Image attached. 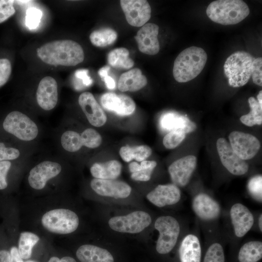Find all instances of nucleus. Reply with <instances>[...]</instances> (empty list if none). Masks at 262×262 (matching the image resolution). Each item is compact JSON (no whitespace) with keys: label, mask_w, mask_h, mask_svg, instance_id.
<instances>
[{"label":"nucleus","mask_w":262,"mask_h":262,"mask_svg":"<svg viewBox=\"0 0 262 262\" xmlns=\"http://www.w3.org/2000/svg\"><path fill=\"white\" fill-rule=\"evenodd\" d=\"M107 60L109 64L115 68L128 69L134 65L133 61L129 57V51L124 48L111 50L108 54Z\"/></svg>","instance_id":"cd10ccee"},{"label":"nucleus","mask_w":262,"mask_h":262,"mask_svg":"<svg viewBox=\"0 0 262 262\" xmlns=\"http://www.w3.org/2000/svg\"><path fill=\"white\" fill-rule=\"evenodd\" d=\"M88 71L86 69H79L75 73V76L78 79L81 80L82 83L85 85L89 86L92 83V80L88 74Z\"/></svg>","instance_id":"49530a36"},{"label":"nucleus","mask_w":262,"mask_h":262,"mask_svg":"<svg viewBox=\"0 0 262 262\" xmlns=\"http://www.w3.org/2000/svg\"><path fill=\"white\" fill-rule=\"evenodd\" d=\"M197 163L194 155L182 157L172 163L168 167V172L173 184L178 187H184L189 182Z\"/></svg>","instance_id":"ddd939ff"},{"label":"nucleus","mask_w":262,"mask_h":262,"mask_svg":"<svg viewBox=\"0 0 262 262\" xmlns=\"http://www.w3.org/2000/svg\"><path fill=\"white\" fill-rule=\"evenodd\" d=\"M250 108V112L242 116L240 120L246 126L252 127L255 125H261L262 123V107L260 106L257 99L253 97L248 99Z\"/></svg>","instance_id":"2f4dec72"},{"label":"nucleus","mask_w":262,"mask_h":262,"mask_svg":"<svg viewBox=\"0 0 262 262\" xmlns=\"http://www.w3.org/2000/svg\"><path fill=\"white\" fill-rule=\"evenodd\" d=\"M110 67L105 66L99 69L98 74L104 81L109 89H114L115 87V82L114 79L108 75Z\"/></svg>","instance_id":"c03bdc74"},{"label":"nucleus","mask_w":262,"mask_h":262,"mask_svg":"<svg viewBox=\"0 0 262 262\" xmlns=\"http://www.w3.org/2000/svg\"><path fill=\"white\" fill-rule=\"evenodd\" d=\"M229 213L235 236L238 238L244 237L253 225V214L247 207L240 203L234 204Z\"/></svg>","instance_id":"dca6fc26"},{"label":"nucleus","mask_w":262,"mask_h":262,"mask_svg":"<svg viewBox=\"0 0 262 262\" xmlns=\"http://www.w3.org/2000/svg\"><path fill=\"white\" fill-rule=\"evenodd\" d=\"M37 54L43 62L53 66H75L84 58L81 46L70 40L47 43L37 49Z\"/></svg>","instance_id":"f257e3e1"},{"label":"nucleus","mask_w":262,"mask_h":262,"mask_svg":"<svg viewBox=\"0 0 262 262\" xmlns=\"http://www.w3.org/2000/svg\"><path fill=\"white\" fill-rule=\"evenodd\" d=\"M180 197V191L174 184L158 185L147 195V198L158 207L175 204Z\"/></svg>","instance_id":"aec40b11"},{"label":"nucleus","mask_w":262,"mask_h":262,"mask_svg":"<svg viewBox=\"0 0 262 262\" xmlns=\"http://www.w3.org/2000/svg\"><path fill=\"white\" fill-rule=\"evenodd\" d=\"M119 153L122 160L126 162H129L133 159L138 162H142L151 154L152 149L147 145L134 147L126 146L120 148Z\"/></svg>","instance_id":"c85d7f7f"},{"label":"nucleus","mask_w":262,"mask_h":262,"mask_svg":"<svg viewBox=\"0 0 262 262\" xmlns=\"http://www.w3.org/2000/svg\"><path fill=\"white\" fill-rule=\"evenodd\" d=\"M61 144L65 150L70 152H76L83 146L81 134L73 131H67L63 133Z\"/></svg>","instance_id":"473e14b6"},{"label":"nucleus","mask_w":262,"mask_h":262,"mask_svg":"<svg viewBox=\"0 0 262 262\" xmlns=\"http://www.w3.org/2000/svg\"><path fill=\"white\" fill-rule=\"evenodd\" d=\"M90 186L97 194L115 198H126L131 191V188L128 184L115 180L95 178L91 181Z\"/></svg>","instance_id":"4468645a"},{"label":"nucleus","mask_w":262,"mask_h":262,"mask_svg":"<svg viewBox=\"0 0 262 262\" xmlns=\"http://www.w3.org/2000/svg\"><path fill=\"white\" fill-rule=\"evenodd\" d=\"M154 227L159 233L156 246L157 251L161 254L169 253L176 245L180 235L179 222L171 216H162L156 220Z\"/></svg>","instance_id":"423d86ee"},{"label":"nucleus","mask_w":262,"mask_h":262,"mask_svg":"<svg viewBox=\"0 0 262 262\" xmlns=\"http://www.w3.org/2000/svg\"><path fill=\"white\" fill-rule=\"evenodd\" d=\"M14 2L12 0H0V23L15 14Z\"/></svg>","instance_id":"58836bf2"},{"label":"nucleus","mask_w":262,"mask_h":262,"mask_svg":"<svg viewBox=\"0 0 262 262\" xmlns=\"http://www.w3.org/2000/svg\"><path fill=\"white\" fill-rule=\"evenodd\" d=\"M251 77L253 82L257 85L262 86V58L255 59L251 69Z\"/></svg>","instance_id":"ea45409f"},{"label":"nucleus","mask_w":262,"mask_h":262,"mask_svg":"<svg viewBox=\"0 0 262 262\" xmlns=\"http://www.w3.org/2000/svg\"><path fill=\"white\" fill-rule=\"evenodd\" d=\"M11 262H24L20 256L18 248L16 246H12L10 249Z\"/></svg>","instance_id":"de8ad7c7"},{"label":"nucleus","mask_w":262,"mask_h":262,"mask_svg":"<svg viewBox=\"0 0 262 262\" xmlns=\"http://www.w3.org/2000/svg\"><path fill=\"white\" fill-rule=\"evenodd\" d=\"M254 59L249 53L244 51H236L227 58L224 71L230 86L239 87L247 83L251 77L252 63Z\"/></svg>","instance_id":"20e7f679"},{"label":"nucleus","mask_w":262,"mask_h":262,"mask_svg":"<svg viewBox=\"0 0 262 262\" xmlns=\"http://www.w3.org/2000/svg\"><path fill=\"white\" fill-rule=\"evenodd\" d=\"M186 133L180 129L169 131L163 138V144L168 149L177 147L185 139Z\"/></svg>","instance_id":"f704fd0d"},{"label":"nucleus","mask_w":262,"mask_h":262,"mask_svg":"<svg viewBox=\"0 0 262 262\" xmlns=\"http://www.w3.org/2000/svg\"><path fill=\"white\" fill-rule=\"evenodd\" d=\"M246 3L242 0H217L208 6L206 14L213 21L223 25L236 24L249 14Z\"/></svg>","instance_id":"7ed1b4c3"},{"label":"nucleus","mask_w":262,"mask_h":262,"mask_svg":"<svg viewBox=\"0 0 262 262\" xmlns=\"http://www.w3.org/2000/svg\"><path fill=\"white\" fill-rule=\"evenodd\" d=\"M82 146L90 148L98 147L102 143L100 134L95 129L88 128L81 134Z\"/></svg>","instance_id":"72a5a7b5"},{"label":"nucleus","mask_w":262,"mask_h":262,"mask_svg":"<svg viewBox=\"0 0 262 262\" xmlns=\"http://www.w3.org/2000/svg\"><path fill=\"white\" fill-rule=\"evenodd\" d=\"M58 86L55 80L46 76L40 81L36 93L38 105L44 110L50 111L57 104L58 94Z\"/></svg>","instance_id":"a211bd4d"},{"label":"nucleus","mask_w":262,"mask_h":262,"mask_svg":"<svg viewBox=\"0 0 262 262\" xmlns=\"http://www.w3.org/2000/svg\"><path fill=\"white\" fill-rule=\"evenodd\" d=\"M151 223L150 215L137 211L123 216H115L108 221L113 230L123 233H137L143 231Z\"/></svg>","instance_id":"6e6552de"},{"label":"nucleus","mask_w":262,"mask_h":262,"mask_svg":"<svg viewBox=\"0 0 262 262\" xmlns=\"http://www.w3.org/2000/svg\"><path fill=\"white\" fill-rule=\"evenodd\" d=\"M39 239L38 235L31 232L24 231L20 234L18 250L23 260H28L31 258L32 249Z\"/></svg>","instance_id":"7c9ffc66"},{"label":"nucleus","mask_w":262,"mask_h":262,"mask_svg":"<svg viewBox=\"0 0 262 262\" xmlns=\"http://www.w3.org/2000/svg\"><path fill=\"white\" fill-rule=\"evenodd\" d=\"M147 82V78L142 74L141 70L134 68L121 74L117 87L122 92H135L145 87Z\"/></svg>","instance_id":"b1692460"},{"label":"nucleus","mask_w":262,"mask_h":262,"mask_svg":"<svg viewBox=\"0 0 262 262\" xmlns=\"http://www.w3.org/2000/svg\"><path fill=\"white\" fill-rule=\"evenodd\" d=\"M258 225L259 229L261 230V231H262V214L261 213L258 219Z\"/></svg>","instance_id":"864d4df0"},{"label":"nucleus","mask_w":262,"mask_h":262,"mask_svg":"<svg viewBox=\"0 0 262 262\" xmlns=\"http://www.w3.org/2000/svg\"><path fill=\"white\" fill-rule=\"evenodd\" d=\"M192 208L196 216L204 221L217 219L221 213L218 203L204 193L196 195L192 201Z\"/></svg>","instance_id":"412c9836"},{"label":"nucleus","mask_w":262,"mask_h":262,"mask_svg":"<svg viewBox=\"0 0 262 262\" xmlns=\"http://www.w3.org/2000/svg\"><path fill=\"white\" fill-rule=\"evenodd\" d=\"M25 262H37L33 260H27Z\"/></svg>","instance_id":"5fc2aeb1"},{"label":"nucleus","mask_w":262,"mask_h":262,"mask_svg":"<svg viewBox=\"0 0 262 262\" xmlns=\"http://www.w3.org/2000/svg\"><path fill=\"white\" fill-rule=\"evenodd\" d=\"M100 102L104 109L121 116L131 115L136 107L135 102L131 97L111 92L104 94L101 97Z\"/></svg>","instance_id":"6ab92c4d"},{"label":"nucleus","mask_w":262,"mask_h":262,"mask_svg":"<svg viewBox=\"0 0 262 262\" xmlns=\"http://www.w3.org/2000/svg\"><path fill=\"white\" fill-rule=\"evenodd\" d=\"M153 169H143L139 171L133 173L131 178L135 180L146 181L150 180Z\"/></svg>","instance_id":"a18cd8bd"},{"label":"nucleus","mask_w":262,"mask_h":262,"mask_svg":"<svg viewBox=\"0 0 262 262\" xmlns=\"http://www.w3.org/2000/svg\"><path fill=\"white\" fill-rule=\"evenodd\" d=\"M216 147L221 163L231 174L241 176L246 173L248 164L237 156L225 138L217 140Z\"/></svg>","instance_id":"9b49d317"},{"label":"nucleus","mask_w":262,"mask_h":262,"mask_svg":"<svg viewBox=\"0 0 262 262\" xmlns=\"http://www.w3.org/2000/svg\"><path fill=\"white\" fill-rule=\"evenodd\" d=\"M257 101L261 107H262V91L261 90L257 97Z\"/></svg>","instance_id":"603ef678"},{"label":"nucleus","mask_w":262,"mask_h":262,"mask_svg":"<svg viewBox=\"0 0 262 262\" xmlns=\"http://www.w3.org/2000/svg\"><path fill=\"white\" fill-rule=\"evenodd\" d=\"M59 262H77L76 260L69 256H65L60 259Z\"/></svg>","instance_id":"3c124183"},{"label":"nucleus","mask_w":262,"mask_h":262,"mask_svg":"<svg viewBox=\"0 0 262 262\" xmlns=\"http://www.w3.org/2000/svg\"><path fill=\"white\" fill-rule=\"evenodd\" d=\"M2 125L6 132L24 141L34 139L38 133L35 123L27 115L17 111L8 114Z\"/></svg>","instance_id":"0eeeda50"},{"label":"nucleus","mask_w":262,"mask_h":262,"mask_svg":"<svg viewBox=\"0 0 262 262\" xmlns=\"http://www.w3.org/2000/svg\"><path fill=\"white\" fill-rule=\"evenodd\" d=\"M247 188L249 194L256 200L262 199V176L258 175L252 177L248 181Z\"/></svg>","instance_id":"e433bc0d"},{"label":"nucleus","mask_w":262,"mask_h":262,"mask_svg":"<svg viewBox=\"0 0 262 262\" xmlns=\"http://www.w3.org/2000/svg\"><path fill=\"white\" fill-rule=\"evenodd\" d=\"M76 256L81 262H114L108 250L92 245L81 246L76 251Z\"/></svg>","instance_id":"393cba45"},{"label":"nucleus","mask_w":262,"mask_h":262,"mask_svg":"<svg viewBox=\"0 0 262 262\" xmlns=\"http://www.w3.org/2000/svg\"><path fill=\"white\" fill-rule=\"evenodd\" d=\"M117 37V33L114 30L104 28L94 31L90 34L89 39L94 46L104 47L115 42Z\"/></svg>","instance_id":"c756f323"},{"label":"nucleus","mask_w":262,"mask_h":262,"mask_svg":"<svg viewBox=\"0 0 262 262\" xmlns=\"http://www.w3.org/2000/svg\"><path fill=\"white\" fill-rule=\"evenodd\" d=\"M207 55L202 48L192 46L182 50L175 60L173 74L179 82H186L195 78L204 68Z\"/></svg>","instance_id":"f03ea898"},{"label":"nucleus","mask_w":262,"mask_h":262,"mask_svg":"<svg viewBox=\"0 0 262 262\" xmlns=\"http://www.w3.org/2000/svg\"><path fill=\"white\" fill-rule=\"evenodd\" d=\"M262 258V242L251 241L244 244L238 253L239 262H257Z\"/></svg>","instance_id":"bb28decb"},{"label":"nucleus","mask_w":262,"mask_h":262,"mask_svg":"<svg viewBox=\"0 0 262 262\" xmlns=\"http://www.w3.org/2000/svg\"><path fill=\"white\" fill-rule=\"evenodd\" d=\"M62 167L57 162L46 161L40 163L30 171L28 182L30 186L35 190H41L50 179L58 175Z\"/></svg>","instance_id":"f8f14e48"},{"label":"nucleus","mask_w":262,"mask_h":262,"mask_svg":"<svg viewBox=\"0 0 262 262\" xmlns=\"http://www.w3.org/2000/svg\"><path fill=\"white\" fill-rule=\"evenodd\" d=\"M229 139L234 152L244 161L253 158L261 147L259 140L249 133L233 131L229 134Z\"/></svg>","instance_id":"1a4fd4ad"},{"label":"nucleus","mask_w":262,"mask_h":262,"mask_svg":"<svg viewBox=\"0 0 262 262\" xmlns=\"http://www.w3.org/2000/svg\"><path fill=\"white\" fill-rule=\"evenodd\" d=\"M41 223L48 231L59 234H66L75 231L79 224L77 214L66 209H56L42 216Z\"/></svg>","instance_id":"39448f33"},{"label":"nucleus","mask_w":262,"mask_h":262,"mask_svg":"<svg viewBox=\"0 0 262 262\" xmlns=\"http://www.w3.org/2000/svg\"><path fill=\"white\" fill-rule=\"evenodd\" d=\"M129 169L131 173L139 171L142 170V167L138 163L135 162H131L130 164Z\"/></svg>","instance_id":"8fccbe9b"},{"label":"nucleus","mask_w":262,"mask_h":262,"mask_svg":"<svg viewBox=\"0 0 262 262\" xmlns=\"http://www.w3.org/2000/svg\"><path fill=\"white\" fill-rule=\"evenodd\" d=\"M161 129L166 131L180 129L188 133L196 128V124L187 117L174 112H168L163 115L160 119Z\"/></svg>","instance_id":"5701e85b"},{"label":"nucleus","mask_w":262,"mask_h":262,"mask_svg":"<svg viewBox=\"0 0 262 262\" xmlns=\"http://www.w3.org/2000/svg\"><path fill=\"white\" fill-rule=\"evenodd\" d=\"M11 63L7 59H0V87L6 83L11 73Z\"/></svg>","instance_id":"79ce46f5"},{"label":"nucleus","mask_w":262,"mask_h":262,"mask_svg":"<svg viewBox=\"0 0 262 262\" xmlns=\"http://www.w3.org/2000/svg\"><path fill=\"white\" fill-rule=\"evenodd\" d=\"M203 262H225V254L222 245L214 243L208 247Z\"/></svg>","instance_id":"c9c22d12"},{"label":"nucleus","mask_w":262,"mask_h":262,"mask_svg":"<svg viewBox=\"0 0 262 262\" xmlns=\"http://www.w3.org/2000/svg\"><path fill=\"white\" fill-rule=\"evenodd\" d=\"M11 166L9 161L0 162V190H3L7 187L6 175Z\"/></svg>","instance_id":"37998d69"},{"label":"nucleus","mask_w":262,"mask_h":262,"mask_svg":"<svg viewBox=\"0 0 262 262\" xmlns=\"http://www.w3.org/2000/svg\"><path fill=\"white\" fill-rule=\"evenodd\" d=\"M159 26L157 24L148 23L143 25L137 32L134 38L141 52L150 55H156L159 52Z\"/></svg>","instance_id":"2eb2a0df"},{"label":"nucleus","mask_w":262,"mask_h":262,"mask_svg":"<svg viewBox=\"0 0 262 262\" xmlns=\"http://www.w3.org/2000/svg\"><path fill=\"white\" fill-rule=\"evenodd\" d=\"M180 262H201V247L198 237L189 233L182 240L179 250Z\"/></svg>","instance_id":"4be33fe9"},{"label":"nucleus","mask_w":262,"mask_h":262,"mask_svg":"<svg viewBox=\"0 0 262 262\" xmlns=\"http://www.w3.org/2000/svg\"><path fill=\"white\" fill-rule=\"evenodd\" d=\"M0 262H11L10 252L6 250H0Z\"/></svg>","instance_id":"09e8293b"},{"label":"nucleus","mask_w":262,"mask_h":262,"mask_svg":"<svg viewBox=\"0 0 262 262\" xmlns=\"http://www.w3.org/2000/svg\"><path fill=\"white\" fill-rule=\"evenodd\" d=\"M121 169V164L113 160L105 163L94 164L90 168V172L96 179L115 180L120 176Z\"/></svg>","instance_id":"a878e982"},{"label":"nucleus","mask_w":262,"mask_h":262,"mask_svg":"<svg viewBox=\"0 0 262 262\" xmlns=\"http://www.w3.org/2000/svg\"><path fill=\"white\" fill-rule=\"evenodd\" d=\"M42 16V11L35 7H30L26 11L25 23L30 29H36L39 25Z\"/></svg>","instance_id":"4c0bfd02"},{"label":"nucleus","mask_w":262,"mask_h":262,"mask_svg":"<svg viewBox=\"0 0 262 262\" xmlns=\"http://www.w3.org/2000/svg\"><path fill=\"white\" fill-rule=\"evenodd\" d=\"M79 104L89 122L93 126H103L107 121V116L94 96L89 92L82 93L78 99Z\"/></svg>","instance_id":"f3484780"},{"label":"nucleus","mask_w":262,"mask_h":262,"mask_svg":"<svg viewBox=\"0 0 262 262\" xmlns=\"http://www.w3.org/2000/svg\"><path fill=\"white\" fill-rule=\"evenodd\" d=\"M121 7L128 23L134 27L143 26L149 20L151 7L145 0H121Z\"/></svg>","instance_id":"9d476101"},{"label":"nucleus","mask_w":262,"mask_h":262,"mask_svg":"<svg viewBox=\"0 0 262 262\" xmlns=\"http://www.w3.org/2000/svg\"><path fill=\"white\" fill-rule=\"evenodd\" d=\"M20 155L18 149L11 147H6L3 143L0 142V162L14 160Z\"/></svg>","instance_id":"a19ab883"}]
</instances>
